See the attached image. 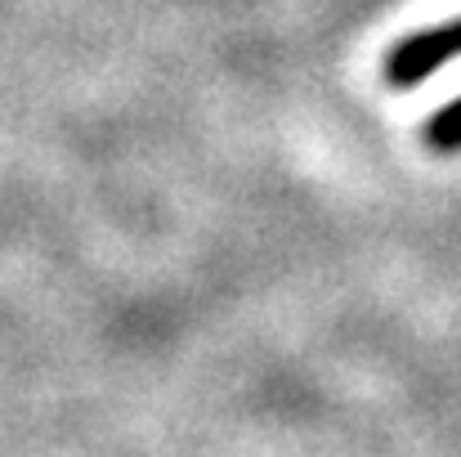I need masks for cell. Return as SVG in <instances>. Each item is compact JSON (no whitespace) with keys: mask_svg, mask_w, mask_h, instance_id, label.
<instances>
[{"mask_svg":"<svg viewBox=\"0 0 461 457\" xmlns=\"http://www.w3.org/2000/svg\"><path fill=\"white\" fill-rule=\"evenodd\" d=\"M461 59V18L453 23H439L430 32H412L403 36L390 54H385V81L394 90H412L421 86L430 72H439L444 63Z\"/></svg>","mask_w":461,"mask_h":457,"instance_id":"obj_1","label":"cell"},{"mask_svg":"<svg viewBox=\"0 0 461 457\" xmlns=\"http://www.w3.org/2000/svg\"><path fill=\"white\" fill-rule=\"evenodd\" d=\"M426 144H430L435 152H461V95L430 117V126H426Z\"/></svg>","mask_w":461,"mask_h":457,"instance_id":"obj_2","label":"cell"}]
</instances>
